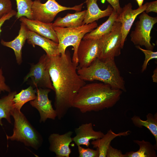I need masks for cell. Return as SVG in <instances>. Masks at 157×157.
<instances>
[{"label": "cell", "mask_w": 157, "mask_h": 157, "mask_svg": "<svg viewBox=\"0 0 157 157\" xmlns=\"http://www.w3.org/2000/svg\"><path fill=\"white\" fill-rule=\"evenodd\" d=\"M106 157H125L122 151L110 146L108 150Z\"/></svg>", "instance_id": "f546056e"}, {"label": "cell", "mask_w": 157, "mask_h": 157, "mask_svg": "<svg viewBox=\"0 0 157 157\" xmlns=\"http://www.w3.org/2000/svg\"><path fill=\"white\" fill-rule=\"evenodd\" d=\"M86 10L76 11L73 14L68 13L64 17H59L53 23V26L72 28L83 25Z\"/></svg>", "instance_id": "ffe728a7"}, {"label": "cell", "mask_w": 157, "mask_h": 157, "mask_svg": "<svg viewBox=\"0 0 157 157\" xmlns=\"http://www.w3.org/2000/svg\"><path fill=\"white\" fill-rule=\"evenodd\" d=\"M130 131L116 133L111 129L108 131L103 136L99 139L93 140L91 142L94 148H97L99 151V157H106L107 152L112 140L117 137L126 136L130 134Z\"/></svg>", "instance_id": "d6986e66"}, {"label": "cell", "mask_w": 157, "mask_h": 157, "mask_svg": "<svg viewBox=\"0 0 157 157\" xmlns=\"http://www.w3.org/2000/svg\"><path fill=\"white\" fill-rule=\"evenodd\" d=\"M141 14L139 20L135 23L134 30L131 33V40L135 45L144 46L147 49L153 50L155 44L151 42L150 33L157 22V17L149 16L144 11Z\"/></svg>", "instance_id": "52a82bcc"}, {"label": "cell", "mask_w": 157, "mask_h": 157, "mask_svg": "<svg viewBox=\"0 0 157 157\" xmlns=\"http://www.w3.org/2000/svg\"><path fill=\"white\" fill-rule=\"evenodd\" d=\"M28 29L23 23L21 24L18 35L13 40L5 41L1 40V43L3 45L10 48L14 51L17 63L20 65L22 62V49L26 40Z\"/></svg>", "instance_id": "ac0fdd59"}, {"label": "cell", "mask_w": 157, "mask_h": 157, "mask_svg": "<svg viewBox=\"0 0 157 157\" xmlns=\"http://www.w3.org/2000/svg\"><path fill=\"white\" fill-rule=\"evenodd\" d=\"M77 66L68 50L64 54L49 56V70L55 94L54 106L59 119L72 107L79 90L86 84L78 74Z\"/></svg>", "instance_id": "6da1fadb"}, {"label": "cell", "mask_w": 157, "mask_h": 157, "mask_svg": "<svg viewBox=\"0 0 157 157\" xmlns=\"http://www.w3.org/2000/svg\"><path fill=\"white\" fill-rule=\"evenodd\" d=\"M113 7L114 10L119 14L121 13L122 8L119 4V0H106Z\"/></svg>", "instance_id": "1f68e13d"}, {"label": "cell", "mask_w": 157, "mask_h": 157, "mask_svg": "<svg viewBox=\"0 0 157 157\" xmlns=\"http://www.w3.org/2000/svg\"><path fill=\"white\" fill-rule=\"evenodd\" d=\"M11 115L14 120L13 133L10 136L6 135L7 139L19 141L23 143L26 146L35 149H38L42 143L40 135L20 110L14 108Z\"/></svg>", "instance_id": "5b68a950"}, {"label": "cell", "mask_w": 157, "mask_h": 157, "mask_svg": "<svg viewBox=\"0 0 157 157\" xmlns=\"http://www.w3.org/2000/svg\"><path fill=\"white\" fill-rule=\"evenodd\" d=\"M133 142L139 146V149L136 151L126 152L124 154L125 157H157L154 146L149 142L134 140Z\"/></svg>", "instance_id": "603a6c76"}, {"label": "cell", "mask_w": 157, "mask_h": 157, "mask_svg": "<svg viewBox=\"0 0 157 157\" xmlns=\"http://www.w3.org/2000/svg\"><path fill=\"white\" fill-rule=\"evenodd\" d=\"M145 11L147 13L151 12L157 13V0L148 2Z\"/></svg>", "instance_id": "836d02e7"}, {"label": "cell", "mask_w": 157, "mask_h": 157, "mask_svg": "<svg viewBox=\"0 0 157 157\" xmlns=\"http://www.w3.org/2000/svg\"><path fill=\"white\" fill-rule=\"evenodd\" d=\"M27 40L28 43L33 47L36 45L40 47L49 56L60 54L58 52V43L34 32L28 31Z\"/></svg>", "instance_id": "2e32d148"}, {"label": "cell", "mask_w": 157, "mask_h": 157, "mask_svg": "<svg viewBox=\"0 0 157 157\" xmlns=\"http://www.w3.org/2000/svg\"><path fill=\"white\" fill-rule=\"evenodd\" d=\"M102 45L101 38L98 39H83L81 41L77 51L78 67L89 66L98 58Z\"/></svg>", "instance_id": "30bf717a"}, {"label": "cell", "mask_w": 157, "mask_h": 157, "mask_svg": "<svg viewBox=\"0 0 157 157\" xmlns=\"http://www.w3.org/2000/svg\"><path fill=\"white\" fill-rule=\"evenodd\" d=\"M118 15L119 14L113 10L106 22L96 29L85 34L83 39H98L109 33L112 30Z\"/></svg>", "instance_id": "44dd1931"}, {"label": "cell", "mask_w": 157, "mask_h": 157, "mask_svg": "<svg viewBox=\"0 0 157 157\" xmlns=\"http://www.w3.org/2000/svg\"><path fill=\"white\" fill-rule=\"evenodd\" d=\"M147 120H143L140 117L135 115L131 118L132 121L135 126L142 128L143 126L148 129L154 136L156 141V144L154 146L155 149L157 147V114L154 115L151 113H148L147 116Z\"/></svg>", "instance_id": "7402d4cb"}, {"label": "cell", "mask_w": 157, "mask_h": 157, "mask_svg": "<svg viewBox=\"0 0 157 157\" xmlns=\"http://www.w3.org/2000/svg\"><path fill=\"white\" fill-rule=\"evenodd\" d=\"M49 56L44 54L36 64L31 65L29 72L24 78V82L31 78L36 88H48L54 91L48 67Z\"/></svg>", "instance_id": "9c48e42d"}, {"label": "cell", "mask_w": 157, "mask_h": 157, "mask_svg": "<svg viewBox=\"0 0 157 157\" xmlns=\"http://www.w3.org/2000/svg\"><path fill=\"white\" fill-rule=\"evenodd\" d=\"M72 134L73 132L69 131L63 134L53 133L50 135L49 149L55 154L56 157H69L71 152L69 145L72 141Z\"/></svg>", "instance_id": "4fadbf2b"}, {"label": "cell", "mask_w": 157, "mask_h": 157, "mask_svg": "<svg viewBox=\"0 0 157 157\" xmlns=\"http://www.w3.org/2000/svg\"><path fill=\"white\" fill-rule=\"evenodd\" d=\"M137 2L139 7H140L142 5L144 0H135Z\"/></svg>", "instance_id": "d590c367"}, {"label": "cell", "mask_w": 157, "mask_h": 157, "mask_svg": "<svg viewBox=\"0 0 157 157\" xmlns=\"http://www.w3.org/2000/svg\"><path fill=\"white\" fill-rule=\"evenodd\" d=\"M77 72L85 81H99L113 88L126 91L125 81L120 75L115 59L103 61L97 58L88 67H77Z\"/></svg>", "instance_id": "3957f363"}, {"label": "cell", "mask_w": 157, "mask_h": 157, "mask_svg": "<svg viewBox=\"0 0 157 157\" xmlns=\"http://www.w3.org/2000/svg\"><path fill=\"white\" fill-rule=\"evenodd\" d=\"M99 0H86L85 2L87 9L83 22V25L92 23L99 19L109 16L113 10V7L108 5L104 10H101L97 2Z\"/></svg>", "instance_id": "e0dca14e"}, {"label": "cell", "mask_w": 157, "mask_h": 157, "mask_svg": "<svg viewBox=\"0 0 157 157\" xmlns=\"http://www.w3.org/2000/svg\"><path fill=\"white\" fill-rule=\"evenodd\" d=\"M19 20L25 24L28 30L58 43L52 23H44L36 20L29 19L25 17H20Z\"/></svg>", "instance_id": "9a60e30c"}, {"label": "cell", "mask_w": 157, "mask_h": 157, "mask_svg": "<svg viewBox=\"0 0 157 157\" xmlns=\"http://www.w3.org/2000/svg\"><path fill=\"white\" fill-rule=\"evenodd\" d=\"M136 47L140 50L145 55V58L141 69V72H143L146 69L148 63L150 60L153 59H157V52L153 51V50L143 49L139 46H136Z\"/></svg>", "instance_id": "4316f807"}, {"label": "cell", "mask_w": 157, "mask_h": 157, "mask_svg": "<svg viewBox=\"0 0 157 157\" xmlns=\"http://www.w3.org/2000/svg\"><path fill=\"white\" fill-rule=\"evenodd\" d=\"M36 97V90H34L31 86L27 88L22 90L19 93L15 95L13 99L15 108L18 110L20 109L26 103L34 100Z\"/></svg>", "instance_id": "d4e9b609"}, {"label": "cell", "mask_w": 157, "mask_h": 157, "mask_svg": "<svg viewBox=\"0 0 157 157\" xmlns=\"http://www.w3.org/2000/svg\"><path fill=\"white\" fill-rule=\"evenodd\" d=\"M84 3L67 7L60 5L56 0H48L44 3L40 0H35L33 1L32 7L33 19L44 23H51L57 14L61 11L69 10L81 11Z\"/></svg>", "instance_id": "8992f818"}, {"label": "cell", "mask_w": 157, "mask_h": 157, "mask_svg": "<svg viewBox=\"0 0 157 157\" xmlns=\"http://www.w3.org/2000/svg\"><path fill=\"white\" fill-rule=\"evenodd\" d=\"M153 82H157V68L153 71V74L152 76Z\"/></svg>", "instance_id": "e575fe53"}, {"label": "cell", "mask_w": 157, "mask_h": 157, "mask_svg": "<svg viewBox=\"0 0 157 157\" xmlns=\"http://www.w3.org/2000/svg\"><path fill=\"white\" fill-rule=\"evenodd\" d=\"M12 10L10 0H0V19Z\"/></svg>", "instance_id": "f1b7e54d"}, {"label": "cell", "mask_w": 157, "mask_h": 157, "mask_svg": "<svg viewBox=\"0 0 157 157\" xmlns=\"http://www.w3.org/2000/svg\"><path fill=\"white\" fill-rule=\"evenodd\" d=\"M148 3H146L136 9H132V6L130 3L125 5L122 8L121 11L116 20V21L119 22L122 24V49L123 48L126 39L135 19L138 15L145 11Z\"/></svg>", "instance_id": "7c38bea8"}, {"label": "cell", "mask_w": 157, "mask_h": 157, "mask_svg": "<svg viewBox=\"0 0 157 157\" xmlns=\"http://www.w3.org/2000/svg\"><path fill=\"white\" fill-rule=\"evenodd\" d=\"M17 12L16 17L18 19L22 17L33 19L32 7L33 2L32 0H16Z\"/></svg>", "instance_id": "484cf974"}, {"label": "cell", "mask_w": 157, "mask_h": 157, "mask_svg": "<svg viewBox=\"0 0 157 157\" xmlns=\"http://www.w3.org/2000/svg\"><path fill=\"white\" fill-rule=\"evenodd\" d=\"M76 135L72 138L77 146L84 145L88 147L90 144V141L102 138L104 135L101 131H96L93 128L91 123L82 124L75 129Z\"/></svg>", "instance_id": "5bb4252c"}, {"label": "cell", "mask_w": 157, "mask_h": 157, "mask_svg": "<svg viewBox=\"0 0 157 157\" xmlns=\"http://www.w3.org/2000/svg\"><path fill=\"white\" fill-rule=\"evenodd\" d=\"M51 91V89L48 88H36V98L30 102L31 105L38 110L40 122H45L48 119H55L57 116L51 101L48 98V94Z\"/></svg>", "instance_id": "8fae6325"}, {"label": "cell", "mask_w": 157, "mask_h": 157, "mask_svg": "<svg viewBox=\"0 0 157 157\" xmlns=\"http://www.w3.org/2000/svg\"><path fill=\"white\" fill-rule=\"evenodd\" d=\"M96 21L80 26L72 28L53 26L58 41V52L60 54L65 53L66 49L69 46H72L74 52L72 58L73 62L78 65L77 51L79 44L84 36L97 27Z\"/></svg>", "instance_id": "277c9868"}, {"label": "cell", "mask_w": 157, "mask_h": 157, "mask_svg": "<svg viewBox=\"0 0 157 157\" xmlns=\"http://www.w3.org/2000/svg\"><path fill=\"white\" fill-rule=\"evenodd\" d=\"M122 24L119 22H115L112 30L101 37L102 45L98 58L106 61L115 59L121 54L122 35Z\"/></svg>", "instance_id": "ba28073f"}, {"label": "cell", "mask_w": 157, "mask_h": 157, "mask_svg": "<svg viewBox=\"0 0 157 157\" xmlns=\"http://www.w3.org/2000/svg\"><path fill=\"white\" fill-rule=\"evenodd\" d=\"M122 92L103 83L85 84L79 90L72 107L82 113L110 108L119 101Z\"/></svg>", "instance_id": "7a4b0ae2"}, {"label": "cell", "mask_w": 157, "mask_h": 157, "mask_svg": "<svg viewBox=\"0 0 157 157\" xmlns=\"http://www.w3.org/2000/svg\"><path fill=\"white\" fill-rule=\"evenodd\" d=\"M16 94L15 91L10 92L7 95L0 99V125H3L2 119L3 118L11 123L10 116L14 108L13 99Z\"/></svg>", "instance_id": "cb8c5ba5"}, {"label": "cell", "mask_w": 157, "mask_h": 157, "mask_svg": "<svg viewBox=\"0 0 157 157\" xmlns=\"http://www.w3.org/2000/svg\"><path fill=\"white\" fill-rule=\"evenodd\" d=\"M16 11L13 10L10 13L6 15L0 19V35L2 31L1 27L5 22L13 16L16 15Z\"/></svg>", "instance_id": "d6a6232c"}, {"label": "cell", "mask_w": 157, "mask_h": 157, "mask_svg": "<svg viewBox=\"0 0 157 157\" xmlns=\"http://www.w3.org/2000/svg\"><path fill=\"white\" fill-rule=\"evenodd\" d=\"M5 82V78L3 75L2 69L1 68L0 69V93L2 92H10V88L6 84Z\"/></svg>", "instance_id": "4dcf8cb0"}, {"label": "cell", "mask_w": 157, "mask_h": 157, "mask_svg": "<svg viewBox=\"0 0 157 157\" xmlns=\"http://www.w3.org/2000/svg\"><path fill=\"white\" fill-rule=\"evenodd\" d=\"M78 149L79 157H99V150L97 148L94 150L89 148H85L78 146Z\"/></svg>", "instance_id": "83f0119b"}]
</instances>
